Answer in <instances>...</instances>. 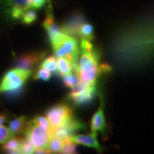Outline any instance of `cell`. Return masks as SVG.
Masks as SVG:
<instances>
[{
  "instance_id": "cell-1",
  "label": "cell",
  "mask_w": 154,
  "mask_h": 154,
  "mask_svg": "<svg viewBox=\"0 0 154 154\" xmlns=\"http://www.w3.org/2000/svg\"><path fill=\"white\" fill-rule=\"evenodd\" d=\"M82 56L79 64V80L89 85H95L99 71V54L89 40L81 41Z\"/></svg>"
},
{
  "instance_id": "cell-2",
  "label": "cell",
  "mask_w": 154,
  "mask_h": 154,
  "mask_svg": "<svg viewBox=\"0 0 154 154\" xmlns=\"http://www.w3.org/2000/svg\"><path fill=\"white\" fill-rule=\"evenodd\" d=\"M50 42L52 45L54 52L57 57L66 58L72 62V65L78 63L77 61L79 49L76 38L66 35L62 32Z\"/></svg>"
},
{
  "instance_id": "cell-3",
  "label": "cell",
  "mask_w": 154,
  "mask_h": 154,
  "mask_svg": "<svg viewBox=\"0 0 154 154\" xmlns=\"http://www.w3.org/2000/svg\"><path fill=\"white\" fill-rule=\"evenodd\" d=\"M31 69L17 68L11 69L5 74L0 82V94L19 91L31 76Z\"/></svg>"
},
{
  "instance_id": "cell-4",
  "label": "cell",
  "mask_w": 154,
  "mask_h": 154,
  "mask_svg": "<svg viewBox=\"0 0 154 154\" xmlns=\"http://www.w3.org/2000/svg\"><path fill=\"white\" fill-rule=\"evenodd\" d=\"M24 132L26 137L30 140L36 149H49L50 140L53 136V129L51 128H44L32 119L26 124Z\"/></svg>"
},
{
  "instance_id": "cell-5",
  "label": "cell",
  "mask_w": 154,
  "mask_h": 154,
  "mask_svg": "<svg viewBox=\"0 0 154 154\" xmlns=\"http://www.w3.org/2000/svg\"><path fill=\"white\" fill-rule=\"evenodd\" d=\"M72 89V91L69 94V99L76 106H84L89 103L94 99L96 92L95 85H89L80 80Z\"/></svg>"
},
{
  "instance_id": "cell-6",
  "label": "cell",
  "mask_w": 154,
  "mask_h": 154,
  "mask_svg": "<svg viewBox=\"0 0 154 154\" xmlns=\"http://www.w3.org/2000/svg\"><path fill=\"white\" fill-rule=\"evenodd\" d=\"M72 116L71 108L66 104H59L50 108L46 113V118L52 129L62 126Z\"/></svg>"
},
{
  "instance_id": "cell-7",
  "label": "cell",
  "mask_w": 154,
  "mask_h": 154,
  "mask_svg": "<svg viewBox=\"0 0 154 154\" xmlns=\"http://www.w3.org/2000/svg\"><path fill=\"white\" fill-rule=\"evenodd\" d=\"M83 128H85L84 123L72 116L62 126L53 129V136L64 141L66 138L72 136L75 133Z\"/></svg>"
},
{
  "instance_id": "cell-8",
  "label": "cell",
  "mask_w": 154,
  "mask_h": 154,
  "mask_svg": "<svg viewBox=\"0 0 154 154\" xmlns=\"http://www.w3.org/2000/svg\"><path fill=\"white\" fill-rule=\"evenodd\" d=\"M35 0H4L7 8V14L11 19H20L27 9H32Z\"/></svg>"
},
{
  "instance_id": "cell-9",
  "label": "cell",
  "mask_w": 154,
  "mask_h": 154,
  "mask_svg": "<svg viewBox=\"0 0 154 154\" xmlns=\"http://www.w3.org/2000/svg\"><path fill=\"white\" fill-rule=\"evenodd\" d=\"M84 22L85 20L82 14H74L62 25L61 27V32L72 37H79L80 27Z\"/></svg>"
},
{
  "instance_id": "cell-10",
  "label": "cell",
  "mask_w": 154,
  "mask_h": 154,
  "mask_svg": "<svg viewBox=\"0 0 154 154\" xmlns=\"http://www.w3.org/2000/svg\"><path fill=\"white\" fill-rule=\"evenodd\" d=\"M45 53H29L23 54L17 59L16 65L18 68L31 69L44 57Z\"/></svg>"
},
{
  "instance_id": "cell-11",
  "label": "cell",
  "mask_w": 154,
  "mask_h": 154,
  "mask_svg": "<svg viewBox=\"0 0 154 154\" xmlns=\"http://www.w3.org/2000/svg\"><path fill=\"white\" fill-rule=\"evenodd\" d=\"M97 134L96 132H92L88 135H73L72 139L76 144H82L87 147L94 148L97 151H101V146L97 140Z\"/></svg>"
},
{
  "instance_id": "cell-12",
  "label": "cell",
  "mask_w": 154,
  "mask_h": 154,
  "mask_svg": "<svg viewBox=\"0 0 154 154\" xmlns=\"http://www.w3.org/2000/svg\"><path fill=\"white\" fill-rule=\"evenodd\" d=\"M106 126V125L105 117L104 114H103V104H101L99 109L92 117L91 121V132L100 131L102 134H103Z\"/></svg>"
},
{
  "instance_id": "cell-13",
  "label": "cell",
  "mask_w": 154,
  "mask_h": 154,
  "mask_svg": "<svg viewBox=\"0 0 154 154\" xmlns=\"http://www.w3.org/2000/svg\"><path fill=\"white\" fill-rule=\"evenodd\" d=\"M43 26L45 29V30L47 31L50 41L55 37H57L59 34L62 32L61 28H59V26L56 24L54 19L53 15L51 14V11L48 12L47 17L44 19L43 22Z\"/></svg>"
},
{
  "instance_id": "cell-14",
  "label": "cell",
  "mask_w": 154,
  "mask_h": 154,
  "mask_svg": "<svg viewBox=\"0 0 154 154\" xmlns=\"http://www.w3.org/2000/svg\"><path fill=\"white\" fill-rule=\"evenodd\" d=\"M72 63L65 57H59L57 59V72L61 77L72 74Z\"/></svg>"
},
{
  "instance_id": "cell-15",
  "label": "cell",
  "mask_w": 154,
  "mask_h": 154,
  "mask_svg": "<svg viewBox=\"0 0 154 154\" xmlns=\"http://www.w3.org/2000/svg\"><path fill=\"white\" fill-rule=\"evenodd\" d=\"M26 117L20 116L18 118H15L11 121L9 125V129L15 134H20L24 131L25 127L26 126Z\"/></svg>"
},
{
  "instance_id": "cell-16",
  "label": "cell",
  "mask_w": 154,
  "mask_h": 154,
  "mask_svg": "<svg viewBox=\"0 0 154 154\" xmlns=\"http://www.w3.org/2000/svg\"><path fill=\"white\" fill-rule=\"evenodd\" d=\"M21 139L17 138H11L2 146V150L4 151L9 153H22L20 150Z\"/></svg>"
},
{
  "instance_id": "cell-17",
  "label": "cell",
  "mask_w": 154,
  "mask_h": 154,
  "mask_svg": "<svg viewBox=\"0 0 154 154\" xmlns=\"http://www.w3.org/2000/svg\"><path fill=\"white\" fill-rule=\"evenodd\" d=\"M94 36L93 26L88 23L84 22L80 27L79 37H80L82 39H87L91 41L94 38Z\"/></svg>"
},
{
  "instance_id": "cell-18",
  "label": "cell",
  "mask_w": 154,
  "mask_h": 154,
  "mask_svg": "<svg viewBox=\"0 0 154 154\" xmlns=\"http://www.w3.org/2000/svg\"><path fill=\"white\" fill-rule=\"evenodd\" d=\"M41 68H44L50 72H57V59L54 56H50L46 58L41 63Z\"/></svg>"
},
{
  "instance_id": "cell-19",
  "label": "cell",
  "mask_w": 154,
  "mask_h": 154,
  "mask_svg": "<svg viewBox=\"0 0 154 154\" xmlns=\"http://www.w3.org/2000/svg\"><path fill=\"white\" fill-rule=\"evenodd\" d=\"M63 144H64V143H63V140L53 136L52 138L50 140L49 147L48 148H49L51 153H60L63 149Z\"/></svg>"
},
{
  "instance_id": "cell-20",
  "label": "cell",
  "mask_w": 154,
  "mask_h": 154,
  "mask_svg": "<svg viewBox=\"0 0 154 154\" xmlns=\"http://www.w3.org/2000/svg\"><path fill=\"white\" fill-rule=\"evenodd\" d=\"M21 153L24 154H29L34 153L36 148L32 144L30 140H29L27 138H21V145H20Z\"/></svg>"
},
{
  "instance_id": "cell-21",
  "label": "cell",
  "mask_w": 154,
  "mask_h": 154,
  "mask_svg": "<svg viewBox=\"0 0 154 154\" xmlns=\"http://www.w3.org/2000/svg\"><path fill=\"white\" fill-rule=\"evenodd\" d=\"M37 19V14L33 9H27L23 14L21 19L25 24H31L35 22Z\"/></svg>"
},
{
  "instance_id": "cell-22",
  "label": "cell",
  "mask_w": 154,
  "mask_h": 154,
  "mask_svg": "<svg viewBox=\"0 0 154 154\" xmlns=\"http://www.w3.org/2000/svg\"><path fill=\"white\" fill-rule=\"evenodd\" d=\"M79 81V78L76 74H70L63 76V82L66 88H73Z\"/></svg>"
},
{
  "instance_id": "cell-23",
  "label": "cell",
  "mask_w": 154,
  "mask_h": 154,
  "mask_svg": "<svg viewBox=\"0 0 154 154\" xmlns=\"http://www.w3.org/2000/svg\"><path fill=\"white\" fill-rule=\"evenodd\" d=\"M14 137V134L9 129V128L0 125V144L5 143Z\"/></svg>"
},
{
  "instance_id": "cell-24",
  "label": "cell",
  "mask_w": 154,
  "mask_h": 154,
  "mask_svg": "<svg viewBox=\"0 0 154 154\" xmlns=\"http://www.w3.org/2000/svg\"><path fill=\"white\" fill-rule=\"evenodd\" d=\"M51 77V74L50 71L47 69L41 68L36 72V74L34 75V79L36 80H42L44 82H48Z\"/></svg>"
},
{
  "instance_id": "cell-25",
  "label": "cell",
  "mask_w": 154,
  "mask_h": 154,
  "mask_svg": "<svg viewBox=\"0 0 154 154\" xmlns=\"http://www.w3.org/2000/svg\"><path fill=\"white\" fill-rule=\"evenodd\" d=\"M33 120L34 122L36 123V124L40 125V126L44 127V128H51V126H50L49 121H48V120H47V119L45 118V117L40 116H39L35 117Z\"/></svg>"
},
{
  "instance_id": "cell-26",
  "label": "cell",
  "mask_w": 154,
  "mask_h": 154,
  "mask_svg": "<svg viewBox=\"0 0 154 154\" xmlns=\"http://www.w3.org/2000/svg\"><path fill=\"white\" fill-rule=\"evenodd\" d=\"M7 116L4 113H0V125L5 124V123L7 121Z\"/></svg>"
}]
</instances>
